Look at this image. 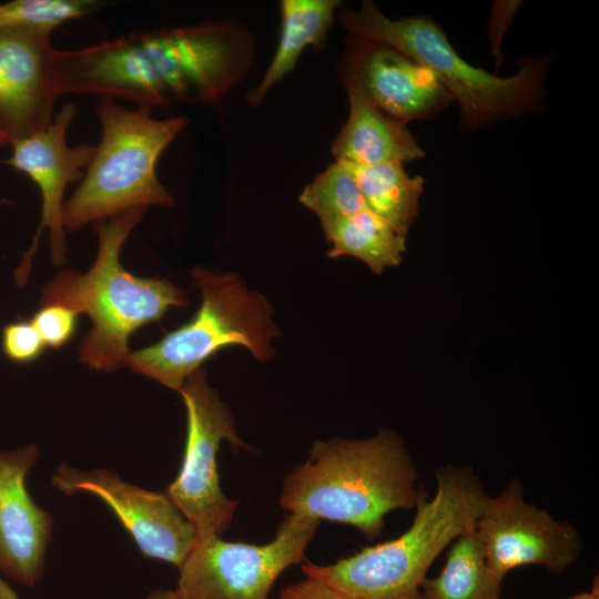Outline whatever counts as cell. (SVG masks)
I'll list each match as a JSON object with an SVG mask.
<instances>
[{"instance_id": "obj_9", "label": "cell", "mask_w": 599, "mask_h": 599, "mask_svg": "<svg viewBox=\"0 0 599 599\" xmlns=\"http://www.w3.org/2000/svg\"><path fill=\"white\" fill-rule=\"evenodd\" d=\"M321 520L290 512L265 545L224 541L210 536L196 545L179 568L174 589L181 599H268L288 567L305 562V550Z\"/></svg>"}, {"instance_id": "obj_15", "label": "cell", "mask_w": 599, "mask_h": 599, "mask_svg": "<svg viewBox=\"0 0 599 599\" xmlns=\"http://www.w3.org/2000/svg\"><path fill=\"white\" fill-rule=\"evenodd\" d=\"M40 456L37 444L0 449V572L33 587L44 571L53 518L27 490V475Z\"/></svg>"}, {"instance_id": "obj_8", "label": "cell", "mask_w": 599, "mask_h": 599, "mask_svg": "<svg viewBox=\"0 0 599 599\" xmlns=\"http://www.w3.org/2000/svg\"><path fill=\"white\" fill-rule=\"evenodd\" d=\"M186 410V443L177 477L164 494L194 527L197 539L221 537L231 526L240 501L221 488L216 454L222 440L235 449L254 451L237 434L227 405L199 368L177 392Z\"/></svg>"}, {"instance_id": "obj_28", "label": "cell", "mask_w": 599, "mask_h": 599, "mask_svg": "<svg viewBox=\"0 0 599 599\" xmlns=\"http://www.w3.org/2000/svg\"><path fill=\"white\" fill-rule=\"evenodd\" d=\"M565 599H599L598 577L595 578L593 585L589 591L580 592Z\"/></svg>"}, {"instance_id": "obj_23", "label": "cell", "mask_w": 599, "mask_h": 599, "mask_svg": "<svg viewBox=\"0 0 599 599\" xmlns=\"http://www.w3.org/2000/svg\"><path fill=\"white\" fill-rule=\"evenodd\" d=\"M79 314L59 304L41 305L30 322L39 332L45 346L60 348L77 329Z\"/></svg>"}, {"instance_id": "obj_2", "label": "cell", "mask_w": 599, "mask_h": 599, "mask_svg": "<svg viewBox=\"0 0 599 599\" xmlns=\"http://www.w3.org/2000/svg\"><path fill=\"white\" fill-rule=\"evenodd\" d=\"M418 471L402 437L387 428L365 439L315 440L283 478L280 505L293 514L355 527L378 538L385 517L415 507Z\"/></svg>"}, {"instance_id": "obj_13", "label": "cell", "mask_w": 599, "mask_h": 599, "mask_svg": "<svg viewBox=\"0 0 599 599\" xmlns=\"http://www.w3.org/2000/svg\"><path fill=\"white\" fill-rule=\"evenodd\" d=\"M339 78L348 95L405 123L433 118L454 102L427 67L372 39H351Z\"/></svg>"}, {"instance_id": "obj_3", "label": "cell", "mask_w": 599, "mask_h": 599, "mask_svg": "<svg viewBox=\"0 0 599 599\" xmlns=\"http://www.w3.org/2000/svg\"><path fill=\"white\" fill-rule=\"evenodd\" d=\"M146 211L132 209L92 224L98 253L91 267L62 270L42 290L41 305L59 304L90 317L79 361L98 372L126 368L131 335L171 307L189 305L186 293L167 280L135 276L121 264L124 242Z\"/></svg>"}, {"instance_id": "obj_1", "label": "cell", "mask_w": 599, "mask_h": 599, "mask_svg": "<svg viewBox=\"0 0 599 599\" xmlns=\"http://www.w3.org/2000/svg\"><path fill=\"white\" fill-rule=\"evenodd\" d=\"M246 37L229 24L136 32L57 52L59 93L128 99L140 108L214 101L246 67Z\"/></svg>"}, {"instance_id": "obj_6", "label": "cell", "mask_w": 599, "mask_h": 599, "mask_svg": "<svg viewBox=\"0 0 599 599\" xmlns=\"http://www.w3.org/2000/svg\"><path fill=\"white\" fill-rule=\"evenodd\" d=\"M97 112L100 143L78 189L64 203L63 226L70 232L128 210L174 203L158 177L156 164L189 119H153L150 109L131 110L110 98H101Z\"/></svg>"}, {"instance_id": "obj_19", "label": "cell", "mask_w": 599, "mask_h": 599, "mask_svg": "<svg viewBox=\"0 0 599 599\" xmlns=\"http://www.w3.org/2000/svg\"><path fill=\"white\" fill-rule=\"evenodd\" d=\"M502 582L488 570L475 529L457 537L435 578H425L423 599H500Z\"/></svg>"}, {"instance_id": "obj_16", "label": "cell", "mask_w": 599, "mask_h": 599, "mask_svg": "<svg viewBox=\"0 0 599 599\" xmlns=\"http://www.w3.org/2000/svg\"><path fill=\"white\" fill-rule=\"evenodd\" d=\"M348 98V118L332 143L335 161L370 166L404 164L425 155L407 123L357 97Z\"/></svg>"}, {"instance_id": "obj_7", "label": "cell", "mask_w": 599, "mask_h": 599, "mask_svg": "<svg viewBox=\"0 0 599 599\" xmlns=\"http://www.w3.org/2000/svg\"><path fill=\"white\" fill-rule=\"evenodd\" d=\"M191 277L202 297L196 313L156 343L131 352L126 365L175 392L225 347L242 346L260 362L272 359L273 339L281 335L268 301L238 274L194 266Z\"/></svg>"}, {"instance_id": "obj_25", "label": "cell", "mask_w": 599, "mask_h": 599, "mask_svg": "<svg viewBox=\"0 0 599 599\" xmlns=\"http://www.w3.org/2000/svg\"><path fill=\"white\" fill-rule=\"evenodd\" d=\"M521 1H497L494 3L489 24H488V34L491 44V51L496 64L500 67L502 54H501V41L508 26L510 24L515 12L521 6Z\"/></svg>"}, {"instance_id": "obj_26", "label": "cell", "mask_w": 599, "mask_h": 599, "mask_svg": "<svg viewBox=\"0 0 599 599\" xmlns=\"http://www.w3.org/2000/svg\"><path fill=\"white\" fill-rule=\"evenodd\" d=\"M278 599H357L317 579L306 577L284 587Z\"/></svg>"}, {"instance_id": "obj_5", "label": "cell", "mask_w": 599, "mask_h": 599, "mask_svg": "<svg viewBox=\"0 0 599 599\" xmlns=\"http://www.w3.org/2000/svg\"><path fill=\"white\" fill-rule=\"evenodd\" d=\"M357 38L386 43L427 67L460 108L463 124L477 129L531 111L541 102L548 59L525 61L510 77L469 64L428 17L389 19L373 1L341 16Z\"/></svg>"}, {"instance_id": "obj_4", "label": "cell", "mask_w": 599, "mask_h": 599, "mask_svg": "<svg viewBox=\"0 0 599 599\" xmlns=\"http://www.w3.org/2000/svg\"><path fill=\"white\" fill-rule=\"evenodd\" d=\"M435 477L434 496L428 499L420 489L414 519L399 537L331 565L305 561L303 573L357 599H423L429 567L457 537L475 529L487 496L469 467H439Z\"/></svg>"}, {"instance_id": "obj_27", "label": "cell", "mask_w": 599, "mask_h": 599, "mask_svg": "<svg viewBox=\"0 0 599 599\" xmlns=\"http://www.w3.org/2000/svg\"><path fill=\"white\" fill-rule=\"evenodd\" d=\"M145 599H181L173 589H155Z\"/></svg>"}, {"instance_id": "obj_29", "label": "cell", "mask_w": 599, "mask_h": 599, "mask_svg": "<svg viewBox=\"0 0 599 599\" xmlns=\"http://www.w3.org/2000/svg\"><path fill=\"white\" fill-rule=\"evenodd\" d=\"M0 599H19L14 589L2 578L0 573Z\"/></svg>"}, {"instance_id": "obj_30", "label": "cell", "mask_w": 599, "mask_h": 599, "mask_svg": "<svg viewBox=\"0 0 599 599\" xmlns=\"http://www.w3.org/2000/svg\"><path fill=\"white\" fill-rule=\"evenodd\" d=\"M9 140L7 135L0 130V148L9 145Z\"/></svg>"}, {"instance_id": "obj_17", "label": "cell", "mask_w": 599, "mask_h": 599, "mask_svg": "<svg viewBox=\"0 0 599 599\" xmlns=\"http://www.w3.org/2000/svg\"><path fill=\"white\" fill-rule=\"evenodd\" d=\"M338 0L281 1V35L274 57L257 88L251 94L252 104H258L267 91L293 71L303 51L321 47L334 22Z\"/></svg>"}, {"instance_id": "obj_18", "label": "cell", "mask_w": 599, "mask_h": 599, "mask_svg": "<svg viewBox=\"0 0 599 599\" xmlns=\"http://www.w3.org/2000/svg\"><path fill=\"white\" fill-rule=\"evenodd\" d=\"M347 164L367 209L387 222L399 235L407 237L419 214L424 179L419 175L410 176L404 164L398 163L370 166Z\"/></svg>"}, {"instance_id": "obj_21", "label": "cell", "mask_w": 599, "mask_h": 599, "mask_svg": "<svg viewBox=\"0 0 599 599\" xmlns=\"http://www.w3.org/2000/svg\"><path fill=\"white\" fill-rule=\"evenodd\" d=\"M298 201L319 220L327 232L342 220L367 209L349 165L335 161L307 184Z\"/></svg>"}, {"instance_id": "obj_11", "label": "cell", "mask_w": 599, "mask_h": 599, "mask_svg": "<svg viewBox=\"0 0 599 599\" xmlns=\"http://www.w3.org/2000/svg\"><path fill=\"white\" fill-rule=\"evenodd\" d=\"M51 483L67 496L87 491L104 501L149 558L179 569L196 545L194 527L164 491L131 485L106 469L85 471L67 464L57 468Z\"/></svg>"}, {"instance_id": "obj_20", "label": "cell", "mask_w": 599, "mask_h": 599, "mask_svg": "<svg viewBox=\"0 0 599 599\" xmlns=\"http://www.w3.org/2000/svg\"><path fill=\"white\" fill-rule=\"evenodd\" d=\"M331 245L327 256H353L364 262L373 273L400 264L406 252V238L369 209L362 210L324 233Z\"/></svg>"}, {"instance_id": "obj_24", "label": "cell", "mask_w": 599, "mask_h": 599, "mask_svg": "<svg viewBox=\"0 0 599 599\" xmlns=\"http://www.w3.org/2000/svg\"><path fill=\"white\" fill-rule=\"evenodd\" d=\"M44 347L45 344L30 321L9 323L2 329V351L13 362H33L43 353Z\"/></svg>"}, {"instance_id": "obj_22", "label": "cell", "mask_w": 599, "mask_h": 599, "mask_svg": "<svg viewBox=\"0 0 599 599\" xmlns=\"http://www.w3.org/2000/svg\"><path fill=\"white\" fill-rule=\"evenodd\" d=\"M101 2L92 0H14L0 4V29L51 34L62 23L85 17Z\"/></svg>"}, {"instance_id": "obj_12", "label": "cell", "mask_w": 599, "mask_h": 599, "mask_svg": "<svg viewBox=\"0 0 599 599\" xmlns=\"http://www.w3.org/2000/svg\"><path fill=\"white\" fill-rule=\"evenodd\" d=\"M75 114L73 103L64 104L54 120L44 129L10 143L12 154L0 163L27 174L41 194V221L31 245L23 254L17 272L29 276L32 260L43 231L49 232L50 260L62 265L67 260V234L63 226L64 192L82 180L94 155L95 146L80 144L70 146L67 131Z\"/></svg>"}, {"instance_id": "obj_14", "label": "cell", "mask_w": 599, "mask_h": 599, "mask_svg": "<svg viewBox=\"0 0 599 599\" xmlns=\"http://www.w3.org/2000/svg\"><path fill=\"white\" fill-rule=\"evenodd\" d=\"M57 52L50 34L0 29V130L9 143L52 122V110L60 97Z\"/></svg>"}, {"instance_id": "obj_10", "label": "cell", "mask_w": 599, "mask_h": 599, "mask_svg": "<svg viewBox=\"0 0 599 599\" xmlns=\"http://www.w3.org/2000/svg\"><path fill=\"white\" fill-rule=\"evenodd\" d=\"M475 531L489 572L501 582L510 570L527 565L561 573L582 549L581 538L569 522L525 499L518 478H511L498 496H486Z\"/></svg>"}]
</instances>
